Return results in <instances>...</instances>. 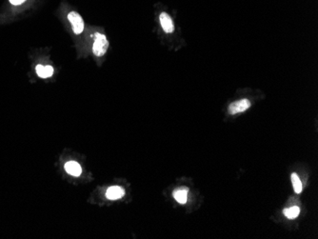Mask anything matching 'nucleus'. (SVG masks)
Segmentation results:
<instances>
[{
  "label": "nucleus",
  "mask_w": 318,
  "mask_h": 239,
  "mask_svg": "<svg viewBox=\"0 0 318 239\" xmlns=\"http://www.w3.org/2000/svg\"><path fill=\"white\" fill-rule=\"evenodd\" d=\"M109 48V41L107 36L104 33L96 32L95 33V40L93 44V53L97 57L103 56Z\"/></svg>",
  "instance_id": "1"
},
{
  "label": "nucleus",
  "mask_w": 318,
  "mask_h": 239,
  "mask_svg": "<svg viewBox=\"0 0 318 239\" xmlns=\"http://www.w3.org/2000/svg\"><path fill=\"white\" fill-rule=\"evenodd\" d=\"M252 106V102L248 98H241L239 100H236L232 102L228 107V112L230 114H238L240 112H245L250 109Z\"/></svg>",
  "instance_id": "2"
},
{
  "label": "nucleus",
  "mask_w": 318,
  "mask_h": 239,
  "mask_svg": "<svg viewBox=\"0 0 318 239\" xmlns=\"http://www.w3.org/2000/svg\"><path fill=\"white\" fill-rule=\"evenodd\" d=\"M159 23L162 30L166 33H173L175 32V22L167 12H162L159 15Z\"/></svg>",
  "instance_id": "3"
},
{
  "label": "nucleus",
  "mask_w": 318,
  "mask_h": 239,
  "mask_svg": "<svg viewBox=\"0 0 318 239\" xmlns=\"http://www.w3.org/2000/svg\"><path fill=\"white\" fill-rule=\"evenodd\" d=\"M68 19L72 24L73 32H75L76 34H80L81 32L84 31V26H85L84 20L82 19V17L79 13L71 12L68 15Z\"/></svg>",
  "instance_id": "4"
},
{
  "label": "nucleus",
  "mask_w": 318,
  "mask_h": 239,
  "mask_svg": "<svg viewBox=\"0 0 318 239\" xmlns=\"http://www.w3.org/2000/svg\"><path fill=\"white\" fill-rule=\"evenodd\" d=\"M105 194L110 200H117L125 195V190L120 186H111L106 191Z\"/></svg>",
  "instance_id": "5"
},
{
  "label": "nucleus",
  "mask_w": 318,
  "mask_h": 239,
  "mask_svg": "<svg viewBox=\"0 0 318 239\" xmlns=\"http://www.w3.org/2000/svg\"><path fill=\"white\" fill-rule=\"evenodd\" d=\"M65 171L73 176H80L82 174V168L77 161H68L64 166Z\"/></svg>",
  "instance_id": "6"
},
{
  "label": "nucleus",
  "mask_w": 318,
  "mask_h": 239,
  "mask_svg": "<svg viewBox=\"0 0 318 239\" xmlns=\"http://www.w3.org/2000/svg\"><path fill=\"white\" fill-rule=\"evenodd\" d=\"M35 72L37 74V76L41 79H49L51 78L53 73H54V69L50 66V65H47V66H43V65H37L35 67Z\"/></svg>",
  "instance_id": "7"
},
{
  "label": "nucleus",
  "mask_w": 318,
  "mask_h": 239,
  "mask_svg": "<svg viewBox=\"0 0 318 239\" xmlns=\"http://www.w3.org/2000/svg\"><path fill=\"white\" fill-rule=\"evenodd\" d=\"M174 198L179 204H185L188 199V189L182 188L174 191Z\"/></svg>",
  "instance_id": "8"
},
{
  "label": "nucleus",
  "mask_w": 318,
  "mask_h": 239,
  "mask_svg": "<svg viewBox=\"0 0 318 239\" xmlns=\"http://www.w3.org/2000/svg\"><path fill=\"white\" fill-rule=\"evenodd\" d=\"M300 212V209L297 206H293V207L286 208L283 211L284 215L286 216L287 218L289 219H295Z\"/></svg>",
  "instance_id": "9"
},
{
  "label": "nucleus",
  "mask_w": 318,
  "mask_h": 239,
  "mask_svg": "<svg viewBox=\"0 0 318 239\" xmlns=\"http://www.w3.org/2000/svg\"><path fill=\"white\" fill-rule=\"evenodd\" d=\"M292 186H293V190L295 193H301L302 192V183L299 179L298 176L296 174H292Z\"/></svg>",
  "instance_id": "10"
},
{
  "label": "nucleus",
  "mask_w": 318,
  "mask_h": 239,
  "mask_svg": "<svg viewBox=\"0 0 318 239\" xmlns=\"http://www.w3.org/2000/svg\"><path fill=\"white\" fill-rule=\"evenodd\" d=\"M9 1H10L11 4H13V5L16 6V5H20V4H22V3L25 2L26 0H9Z\"/></svg>",
  "instance_id": "11"
}]
</instances>
